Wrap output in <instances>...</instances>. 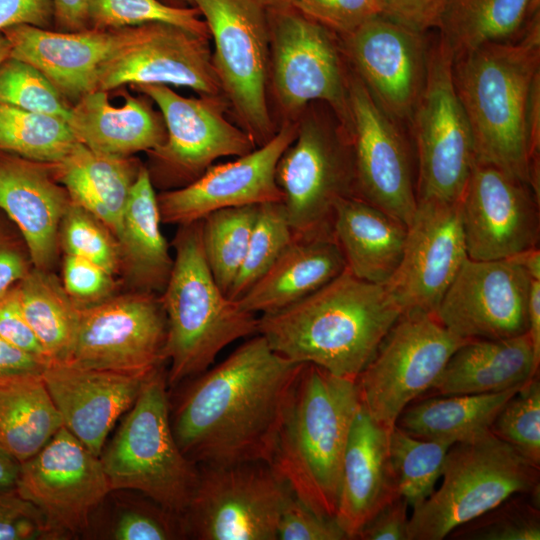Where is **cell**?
<instances>
[{
	"mask_svg": "<svg viewBox=\"0 0 540 540\" xmlns=\"http://www.w3.org/2000/svg\"><path fill=\"white\" fill-rule=\"evenodd\" d=\"M303 364L279 355L255 334L222 362L187 380L170 405L182 453L196 465L267 462Z\"/></svg>",
	"mask_w": 540,
	"mask_h": 540,
	"instance_id": "6da1fadb",
	"label": "cell"
},
{
	"mask_svg": "<svg viewBox=\"0 0 540 540\" xmlns=\"http://www.w3.org/2000/svg\"><path fill=\"white\" fill-rule=\"evenodd\" d=\"M402 310L385 285L348 270L309 296L258 317V334L279 355L355 380Z\"/></svg>",
	"mask_w": 540,
	"mask_h": 540,
	"instance_id": "7a4b0ae2",
	"label": "cell"
},
{
	"mask_svg": "<svg viewBox=\"0 0 540 540\" xmlns=\"http://www.w3.org/2000/svg\"><path fill=\"white\" fill-rule=\"evenodd\" d=\"M359 406L355 380L304 363L283 409L267 463L324 518L336 513L342 461Z\"/></svg>",
	"mask_w": 540,
	"mask_h": 540,
	"instance_id": "3957f363",
	"label": "cell"
},
{
	"mask_svg": "<svg viewBox=\"0 0 540 540\" xmlns=\"http://www.w3.org/2000/svg\"><path fill=\"white\" fill-rule=\"evenodd\" d=\"M452 76L473 134L475 161L531 187L525 117L540 77V12L518 39L484 44L457 57Z\"/></svg>",
	"mask_w": 540,
	"mask_h": 540,
	"instance_id": "277c9868",
	"label": "cell"
},
{
	"mask_svg": "<svg viewBox=\"0 0 540 540\" xmlns=\"http://www.w3.org/2000/svg\"><path fill=\"white\" fill-rule=\"evenodd\" d=\"M173 246L172 270L160 294L170 388L207 370L229 344L258 334L256 314L243 310L213 278L203 252L201 220L179 225Z\"/></svg>",
	"mask_w": 540,
	"mask_h": 540,
	"instance_id": "5b68a950",
	"label": "cell"
},
{
	"mask_svg": "<svg viewBox=\"0 0 540 540\" xmlns=\"http://www.w3.org/2000/svg\"><path fill=\"white\" fill-rule=\"evenodd\" d=\"M166 375L161 366L148 375L100 459L112 491H138L181 517L199 471L174 438Z\"/></svg>",
	"mask_w": 540,
	"mask_h": 540,
	"instance_id": "8992f818",
	"label": "cell"
},
{
	"mask_svg": "<svg viewBox=\"0 0 540 540\" xmlns=\"http://www.w3.org/2000/svg\"><path fill=\"white\" fill-rule=\"evenodd\" d=\"M539 471L491 431L453 444L440 487L412 509L407 540H442L512 495L539 496Z\"/></svg>",
	"mask_w": 540,
	"mask_h": 540,
	"instance_id": "52a82bcc",
	"label": "cell"
},
{
	"mask_svg": "<svg viewBox=\"0 0 540 540\" xmlns=\"http://www.w3.org/2000/svg\"><path fill=\"white\" fill-rule=\"evenodd\" d=\"M214 41L212 62L222 93L256 147L275 133L268 97L270 27L258 0H191Z\"/></svg>",
	"mask_w": 540,
	"mask_h": 540,
	"instance_id": "ba28073f",
	"label": "cell"
},
{
	"mask_svg": "<svg viewBox=\"0 0 540 540\" xmlns=\"http://www.w3.org/2000/svg\"><path fill=\"white\" fill-rule=\"evenodd\" d=\"M275 177L294 237L332 236L337 202L355 197L348 132L340 122L308 116L279 158Z\"/></svg>",
	"mask_w": 540,
	"mask_h": 540,
	"instance_id": "9c48e42d",
	"label": "cell"
},
{
	"mask_svg": "<svg viewBox=\"0 0 540 540\" xmlns=\"http://www.w3.org/2000/svg\"><path fill=\"white\" fill-rule=\"evenodd\" d=\"M469 340L449 331L434 314L403 312L356 379L360 403L391 431L402 411L429 392L451 355Z\"/></svg>",
	"mask_w": 540,
	"mask_h": 540,
	"instance_id": "30bf717a",
	"label": "cell"
},
{
	"mask_svg": "<svg viewBox=\"0 0 540 540\" xmlns=\"http://www.w3.org/2000/svg\"><path fill=\"white\" fill-rule=\"evenodd\" d=\"M453 57L430 45L424 88L410 124L415 142L418 200L458 202L475 162L471 127L455 90Z\"/></svg>",
	"mask_w": 540,
	"mask_h": 540,
	"instance_id": "8fae6325",
	"label": "cell"
},
{
	"mask_svg": "<svg viewBox=\"0 0 540 540\" xmlns=\"http://www.w3.org/2000/svg\"><path fill=\"white\" fill-rule=\"evenodd\" d=\"M198 482L181 516L185 536L199 540H275L291 493L265 461L197 465Z\"/></svg>",
	"mask_w": 540,
	"mask_h": 540,
	"instance_id": "7c38bea8",
	"label": "cell"
},
{
	"mask_svg": "<svg viewBox=\"0 0 540 540\" xmlns=\"http://www.w3.org/2000/svg\"><path fill=\"white\" fill-rule=\"evenodd\" d=\"M272 87L281 109L301 113L324 102L348 129V74L335 34L292 6L270 9Z\"/></svg>",
	"mask_w": 540,
	"mask_h": 540,
	"instance_id": "4fadbf2b",
	"label": "cell"
},
{
	"mask_svg": "<svg viewBox=\"0 0 540 540\" xmlns=\"http://www.w3.org/2000/svg\"><path fill=\"white\" fill-rule=\"evenodd\" d=\"M348 108L355 197L408 226L417 207V192L411 153L399 123L353 71L348 73Z\"/></svg>",
	"mask_w": 540,
	"mask_h": 540,
	"instance_id": "5bb4252c",
	"label": "cell"
},
{
	"mask_svg": "<svg viewBox=\"0 0 540 540\" xmlns=\"http://www.w3.org/2000/svg\"><path fill=\"white\" fill-rule=\"evenodd\" d=\"M17 493L43 515L48 535L78 533L112 491L100 456L64 426L20 463Z\"/></svg>",
	"mask_w": 540,
	"mask_h": 540,
	"instance_id": "9a60e30c",
	"label": "cell"
},
{
	"mask_svg": "<svg viewBox=\"0 0 540 540\" xmlns=\"http://www.w3.org/2000/svg\"><path fill=\"white\" fill-rule=\"evenodd\" d=\"M167 320L159 294L129 291L81 309L68 361L149 374L165 361Z\"/></svg>",
	"mask_w": 540,
	"mask_h": 540,
	"instance_id": "2e32d148",
	"label": "cell"
},
{
	"mask_svg": "<svg viewBox=\"0 0 540 540\" xmlns=\"http://www.w3.org/2000/svg\"><path fill=\"white\" fill-rule=\"evenodd\" d=\"M133 87L152 99L161 111L166 138L149 154L169 183L184 186L215 160L239 157L256 148L251 137L227 119L226 104L219 95L187 98L165 85Z\"/></svg>",
	"mask_w": 540,
	"mask_h": 540,
	"instance_id": "e0dca14e",
	"label": "cell"
},
{
	"mask_svg": "<svg viewBox=\"0 0 540 540\" xmlns=\"http://www.w3.org/2000/svg\"><path fill=\"white\" fill-rule=\"evenodd\" d=\"M459 203L468 258L508 259L539 246V197L504 171L475 161Z\"/></svg>",
	"mask_w": 540,
	"mask_h": 540,
	"instance_id": "ac0fdd59",
	"label": "cell"
},
{
	"mask_svg": "<svg viewBox=\"0 0 540 540\" xmlns=\"http://www.w3.org/2000/svg\"><path fill=\"white\" fill-rule=\"evenodd\" d=\"M530 282L511 259L467 258L435 316L464 339H505L527 333Z\"/></svg>",
	"mask_w": 540,
	"mask_h": 540,
	"instance_id": "d6986e66",
	"label": "cell"
},
{
	"mask_svg": "<svg viewBox=\"0 0 540 540\" xmlns=\"http://www.w3.org/2000/svg\"><path fill=\"white\" fill-rule=\"evenodd\" d=\"M467 258L459 201L418 200L401 261L385 287L402 313L435 315Z\"/></svg>",
	"mask_w": 540,
	"mask_h": 540,
	"instance_id": "ffe728a7",
	"label": "cell"
},
{
	"mask_svg": "<svg viewBox=\"0 0 540 540\" xmlns=\"http://www.w3.org/2000/svg\"><path fill=\"white\" fill-rule=\"evenodd\" d=\"M342 39L352 71L375 101L397 123H409L426 81L425 32L378 15Z\"/></svg>",
	"mask_w": 540,
	"mask_h": 540,
	"instance_id": "44dd1931",
	"label": "cell"
},
{
	"mask_svg": "<svg viewBox=\"0 0 540 540\" xmlns=\"http://www.w3.org/2000/svg\"><path fill=\"white\" fill-rule=\"evenodd\" d=\"M298 124L285 122L263 145L235 160L211 165L194 181L157 195L162 223L184 225L231 207L282 202L275 171Z\"/></svg>",
	"mask_w": 540,
	"mask_h": 540,
	"instance_id": "7402d4cb",
	"label": "cell"
},
{
	"mask_svg": "<svg viewBox=\"0 0 540 540\" xmlns=\"http://www.w3.org/2000/svg\"><path fill=\"white\" fill-rule=\"evenodd\" d=\"M152 23L115 29L60 32L30 25L2 29L11 56L37 68L60 94L74 104L97 89L100 66L142 40Z\"/></svg>",
	"mask_w": 540,
	"mask_h": 540,
	"instance_id": "603a6c76",
	"label": "cell"
},
{
	"mask_svg": "<svg viewBox=\"0 0 540 540\" xmlns=\"http://www.w3.org/2000/svg\"><path fill=\"white\" fill-rule=\"evenodd\" d=\"M208 39L177 26L152 23L142 40L100 66L96 90L109 92L126 84L174 85L218 96L222 91Z\"/></svg>",
	"mask_w": 540,
	"mask_h": 540,
	"instance_id": "cb8c5ba5",
	"label": "cell"
},
{
	"mask_svg": "<svg viewBox=\"0 0 540 540\" xmlns=\"http://www.w3.org/2000/svg\"><path fill=\"white\" fill-rule=\"evenodd\" d=\"M149 374L96 369L65 361L48 363L42 378L63 426L100 456L109 432L131 408Z\"/></svg>",
	"mask_w": 540,
	"mask_h": 540,
	"instance_id": "d4e9b609",
	"label": "cell"
},
{
	"mask_svg": "<svg viewBox=\"0 0 540 540\" xmlns=\"http://www.w3.org/2000/svg\"><path fill=\"white\" fill-rule=\"evenodd\" d=\"M71 199L50 164L0 151V210L16 225L34 268L51 270Z\"/></svg>",
	"mask_w": 540,
	"mask_h": 540,
	"instance_id": "484cf974",
	"label": "cell"
},
{
	"mask_svg": "<svg viewBox=\"0 0 540 540\" xmlns=\"http://www.w3.org/2000/svg\"><path fill=\"white\" fill-rule=\"evenodd\" d=\"M391 431L360 403L344 452L334 516L347 539H357L375 514L399 496L389 455Z\"/></svg>",
	"mask_w": 540,
	"mask_h": 540,
	"instance_id": "4316f807",
	"label": "cell"
},
{
	"mask_svg": "<svg viewBox=\"0 0 540 540\" xmlns=\"http://www.w3.org/2000/svg\"><path fill=\"white\" fill-rule=\"evenodd\" d=\"M406 235L404 222L358 197L335 206L332 236L346 270L359 279L385 285L401 261Z\"/></svg>",
	"mask_w": 540,
	"mask_h": 540,
	"instance_id": "83f0119b",
	"label": "cell"
},
{
	"mask_svg": "<svg viewBox=\"0 0 540 540\" xmlns=\"http://www.w3.org/2000/svg\"><path fill=\"white\" fill-rule=\"evenodd\" d=\"M346 269L333 236L295 238L236 302L250 313L283 309L325 286Z\"/></svg>",
	"mask_w": 540,
	"mask_h": 540,
	"instance_id": "f1b7e54d",
	"label": "cell"
},
{
	"mask_svg": "<svg viewBox=\"0 0 540 540\" xmlns=\"http://www.w3.org/2000/svg\"><path fill=\"white\" fill-rule=\"evenodd\" d=\"M76 139L106 155L131 157L151 151L166 138V127L144 99L127 95L122 106H113L106 91L95 90L79 99L67 121Z\"/></svg>",
	"mask_w": 540,
	"mask_h": 540,
	"instance_id": "f546056e",
	"label": "cell"
},
{
	"mask_svg": "<svg viewBox=\"0 0 540 540\" xmlns=\"http://www.w3.org/2000/svg\"><path fill=\"white\" fill-rule=\"evenodd\" d=\"M528 333L505 339H472L449 358L432 388L434 396L493 393L538 374Z\"/></svg>",
	"mask_w": 540,
	"mask_h": 540,
	"instance_id": "4dcf8cb0",
	"label": "cell"
},
{
	"mask_svg": "<svg viewBox=\"0 0 540 540\" xmlns=\"http://www.w3.org/2000/svg\"><path fill=\"white\" fill-rule=\"evenodd\" d=\"M161 217L150 172L141 166L116 235L120 271L131 291L161 294L173 258L161 232Z\"/></svg>",
	"mask_w": 540,
	"mask_h": 540,
	"instance_id": "1f68e13d",
	"label": "cell"
},
{
	"mask_svg": "<svg viewBox=\"0 0 540 540\" xmlns=\"http://www.w3.org/2000/svg\"><path fill=\"white\" fill-rule=\"evenodd\" d=\"M50 165L72 202L100 219L116 237L142 166L139 161L101 154L78 142L63 160Z\"/></svg>",
	"mask_w": 540,
	"mask_h": 540,
	"instance_id": "d6a6232c",
	"label": "cell"
},
{
	"mask_svg": "<svg viewBox=\"0 0 540 540\" xmlns=\"http://www.w3.org/2000/svg\"><path fill=\"white\" fill-rule=\"evenodd\" d=\"M539 5L540 0H442L428 29L437 30L454 61L484 44L518 39Z\"/></svg>",
	"mask_w": 540,
	"mask_h": 540,
	"instance_id": "836d02e7",
	"label": "cell"
},
{
	"mask_svg": "<svg viewBox=\"0 0 540 540\" xmlns=\"http://www.w3.org/2000/svg\"><path fill=\"white\" fill-rule=\"evenodd\" d=\"M523 384L493 393L427 398L409 404L396 425L422 439L451 444L469 441L490 432L498 413Z\"/></svg>",
	"mask_w": 540,
	"mask_h": 540,
	"instance_id": "e575fe53",
	"label": "cell"
},
{
	"mask_svg": "<svg viewBox=\"0 0 540 540\" xmlns=\"http://www.w3.org/2000/svg\"><path fill=\"white\" fill-rule=\"evenodd\" d=\"M63 427L42 375L0 379V447L20 463Z\"/></svg>",
	"mask_w": 540,
	"mask_h": 540,
	"instance_id": "d590c367",
	"label": "cell"
},
{
	"mask_svg": "<svg viewBox=\"0 0 540 540\" xmlns=\"http://www.w3.org/2000/svg\"><path fill=\"white\" fill-rule=\"evenodd\" d=\"M24 316L50 362L70 359L81 309L51 272L32 268L17 283Z\"/></svg>",
	"mask_w": 540,
	"mask_h": 540,
	"instance_id": "8d00e7d4",
	"label": "cell"
},
{
	"mask_svg": "<svg viewBox=\"0 0 540 540\" xmlns=\"http://www.w3.org/2000/svg\"><path fill=\"white\" fill-rule=\"evenodd\" d=\"M78 142L65 120L0 102V151L56 164Z\"/></svg>",
	"mask_w": 540,
	"mask_h": 540,
	"instance_id": "74e56055",
	"label": "cell"
},
{
	"mask_svg": "<svg viewBox=\"0 0 540 540\" xmlns=\"http://www.w3.org/2000/svg\"><path fill=\"white\" fill-rule=\"evenodd\" d=\"M258 205L224 208L201 219V240L210 272L228 292L243 263Z\"/></svg>",
	"mask_w": 540,
	"mask_h": 540,
	"instance_id": "f35d334b",
	"label": "cell"
},
{
	"mask_svg": "<svg viewBox=\"0 0 540 540\" xmlns=\"http://www.w3.org/2000/svg\"><path fill=\"white\" fill-rule=\"evenodd\" d=\"M453 444L415 437L395 425L389 437V455L398 493L411 509L435 490L447 453Z\"/></svg>",
	"mask_w": 540,
	"mask_h": 540,
	"instance_id": "ab89813d",
	"label": "cell"
},
{
	"mask_svg": "<svg viewBox=\"0 0 540 540\" xmlns=\"http://www.w3.org/2000/svg\"><path fill=\"white\" fill-rule=\"evenodd\" d=\"M293 239L282 202L258 205L246 254L228 297L238 300L264 275Z\"/></svg>",
	"mask_w": 540,
	"mask_h": 540,
	"instance_id": "60d3db41",
	"label": "cell"
},
{
	"mask_svg": "<svg viewBox=\"0 0 540 540\" xmlns=\"http://www.w3.org/2000/svg\"><path fill=\"white\" fill-rule=\"evenodd\" d=\"M89 28L115 29L146 23H165L209 38L196 7H175L159 0H89Z\"/></svg>",
	"mask_w": 540,
	"mask_h": 540,
	"instance_id": "b9f144b4",
	"label": "cell"
},
{
	"mask_svg": "<svg viewBox=\"0 0 540 540\" xmlns=\"http://www.w3.org/2000/svg\"><path fill=\"white\" fill-rule=\"evenodd\" d=\"M448 536L460 540H539V496L512 495Z\"/></svg>",
	"mask_w": 540,
	"mask_h": 540,
	"instance_id": "7bdbcfd3",
	"label": "cell"
},
{
	"mask_svg": "<svg viewBox=\"0 0 540 540\" xmlns=\"http://www.w3.org/2000/svg\"><path fill=\"white\" fill-rule=\"evenodd\" d=\"M0 102L66 122L72 107L42 72L13 57L0 64Z\"/></svg>",
	"mask_w": 540,
	"mask_h": 540,
	"instance_id": "ee69618b",
	"label": "cell"
},
{
	"mask_svg": "<svg viewBox=\"0 0 540 540\" xmlns=\"http://www.w3.org/2000/svg\"><path fill=\"white\" fill-rule=\"evenodd\" d=\"M491 433L540 467V381L536 374L505 403Z\"/></svg>",
	"mask_w": 540,
	"mask_h": 540,
	"instance_id": "f6af8a7d",
	"label": "cell"
},
{
	"mask_svg": "<svg viewBox=\"0 0 540 540\" xmlns=\"http://www.w3.org/2000/svg\"><path fill=\"white\" fill-rule=\"evenodd\" d=\"M58 242L65 254L89 260L113 275L120 272L115 235L100 219L72 200L62 217Z\"/></svg>",
	"mask_w": 540,
	"mask_h": 540,
	"instance_id": "bcb514c9",
	"label": "cell"
},
{
	"mask_svg": "<svg viewBox=\"0 0 540 540\" xmlns=\"http://www.w3.org/2000/svg\"><path fill=\"white\" fill-rule=\"evenodd\" d=\"M184 536L181 517L155 502L126 506L110 529V538L116 540H170Z\"/></svg>",
	"mask_w": 540,
	"mask_h": 540,
	"instance_id": "7dc6e473",
	"label": "cell"
},
{
	"mask_svg": "<svg viewBox=\"0 0 540 540\" xmlns=\"http://www.w3.org/2000/svg\"><path fill=\"white\" fill-rule=\"evenodd\" d=\"M290 6L342 38L381 15L379 0H292Z\"/></svg>",
	"mask_w": 540,
	"mask_h": 540,
	"instance_id": "c3c4849f",
	"label": "cell"
},
{
	"mask_svg": "<svg viewBox=\"0 0 540 540\" xmlns=\"http://www.w3.org/2000/svg\"><path fill=\"white\" fill-rule=\"evenodd\" d=\"M61 282L80 309L110 298L118 287L115 275L89 260L68 254L64 256Z\"/></svg>",
	"mask_w": 540,
	"mask_h": 540,
	"instance_id": "681fc988",
	"label": "cell"
},
{
	"mask_svg": "<svg viewBox=\"0 0 540 540\" xmlns=\"http://www.w3.org/2000/svg\"><path fill=\"white\" fill-rule=\"evenodd\" d=\"M277 539L345 540L347 537L334 519L319 516L291 492L281 510Z\"/></svg>",
	"mask_w": 540,
	"mask_h": 540,
	"instance_id": "f907efd6",
	"label": "cell"
},
{
	"mask_svg": "<svg viewBox=\"0 0 540 540\" xmlns=\"http://www.w3.org/2000/svg\"><path fill=\"white\" fill-rule=\"evenodd\" d=\"M49 536L41 512L16 489L0 492V540H30Z\"/></svg>",
	"mask_w": 540,
	"mask_h": 540,
	"instance_id": "816d5d0a",
	"label": "cell"
},
{
	"mask_svg": "<svg viewBox=\"0 0 540 540\" xmlns=\"http://www.w3.org/2000/svg\"><path fill=\"white\" fill-rule=\"evenodd\" d=\"M0 337L49 363L41 343L24 316L17 284L0 294Z\"/></svg>",
	"mask_w": 540,
	"mask_h": 540,
	"instance_id": "f5cc1de1",
	"label": "cell"
},
{
	"mask_svg": "<svg viewBox=\"0 0 540 540\" xmlns=\"http://www.w3.org/2000/svg\"><path fill=\"white\" fill-rule=\"evenodd\" d=\"M32 268L24 241L0 218V294L20 282Z\"/></svg>",
	"mask_w": 540,
	"mask_h": 540,
	"instance_id": "db71d44e",
	"label": "cell"
},
{
	"mask_svg": "<svg viewBox=\"0 0 540 540\" xmlns=\"http://www.w3.org/2000/svg\"><path fill=\"white\" fill-rule=\"evenodd\" d=\"M408 508L407 501L399 495L375 514L357 539L407 540Z\"/></svg>",
	"mask_w": 540,
	"mask_h": 540,
	"instance_id": "11a10c76",
	"label": "cell"
},
{
	"mask_svg": "<svg viewBox=\"0 0 540 540\" xmlns=\"http://www.w3.org/2000/svg\"><path fill=\"white\" fill-rule=\"evenodd\" d=\"M14 25L51 28L54 25L52 0H0V31Z\"/></svg>",
	"mask_w": 540,
	"mask_h": 540,
	"instance_id": "9f6ffc18",
	"label": "cell"
},
{
	"mask_svg": "<svg viewBox=\"0 0 540 540\" xmlns=\"http://www.w3.org/2000/svg\"><path fill=\"white\" fill-rule=\"evenodd\" d=\"M442 0H379L381 15L411 29L426 32Z\"/></svg>",
	"mask_w": 540,
	"mask_h": 540,
	"instance_id": "6f0895ef",
	"label": "cell"
},
{
	"mask_svg": "<svg viewBox=\"0 0 540 540\" xmlns=\"http://www.w3.org/2000/svg\"><path fill=\"white\" fill-rule=\"evenodd\" d=\"M47 362L11 345L0 337V379L42 375Z\"/></svg>",
	"mask_w": 540,
	"mask_h": 540,
	"instance_id": "680465c9",
	"label": "cell"
},
{
	"mask_svg": "<svg viewBox=\"0 0 540 540\" xmlns=\"http://www.w3.org/2000/svg\"><path fill=\"white\" fill-rule=\"evenodd\" d=\"M54 27L60 32L89 29V0H52Z\"/></svg>",
	"mask_w": 540,
	"mask_h": 540,
	"instance_id": "91938a15",
	"label": "cell"
},
{
	"mask_svg": "<svg viewBox=\"0 0 540 540\" xmlns=\"http://www.w3.org/2000/svg\"><path fill=\"white\" fill-rule=\"evenodd\" d=\"M528 329L536 362L540 363V280H531L528 301Z\"/></svg>",
	"mask_w": 540,
	"mask_h": 540,
	"instance_id": "94428289",
	"label": "cell"
},
{
	"mask_svg": "<svg viewBox=\"0 0 540 540\" xmlns=\"http://www.w3.org/2000/svg\"><path fill=\"white\" fill-rule=\"evenodd\" d=\"M20 462L0 447V492L16 488Z\"/></svg>",
	"mask_w": 540,
	"mask_h": 540,
	"instance_id": "6125c7cd",
	"label": "cell"
},
{
	"mask_svg": "<svg viewBox=\"0 0 540 540\" xmlns=\"http://www.w3.org/2000/svg\"><path fill=\"white\" fill-rule=\"evenodd\" d=\"M508 259L518 264L531 280H540V250L538 246L522 251Z\"/></svg>",
	"mask_w": 540,
	"mask_h": 540,
	"instance_id": "be15d7a7",
	"label": "cell"
},
{
	"mask_svg": "<svg viewBox=\"0 0 540 540\" xmlns=\"http://www.w3.org/2000/svg\"><path fill=\"white\" fill-rule=\"evenodd\" d=\"M11 56V46L5 35L0 32V64Z\"/></svg>",
	"mask_w": 540,
	"mask_h": 540,
	"instance_id": "e7e4bbea",
	"label": "cell"
},
{
	"mask_svg": "<svg viewBox=\"0 0 540 540\" xmlns=\"http://www.w3.org/2000/svg\"><path fill=\"white\" fill-rule=\"evenodd\" d=\"M267 10L290 6L292 0H258Z\"/></svg>",
	"mask_w": 540,
	"mask_h": 540,
	"instance_id": "03108f58",
	"label": "cell"
},
{
	"mask_svg": "<svg viewBox=\"0 0 540 540\" xmlns=\"http://www.w3.org/2000/svg\"><path fill=\"white\" fill-rule=\"evenodd\" d=\"M184 1H186V2H188V3H190V4H192L191 0H184Z\"/></svg>",
	"mask_w": 540,
	"mask_h": 540,
	"instance_id": "003e7915",
	"label": "cell"
}]
</instances>
